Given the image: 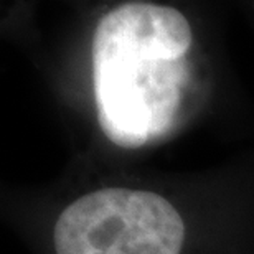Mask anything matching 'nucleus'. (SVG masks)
Returning a JSON list of instances; mask_svg holds the SVG:
<instances>
[{"label":"nucleus","instance_id":"1","mask_svg":"<svg viewBox=\"0 0 254 254\" xmlns=\"http://www.w3.org/2000/svg\"><path fill=\"white\" fill-rule=\"evenodd\" d=\"M185 226L157 193L106 189L73 201L55 226L57 254H180Z\"/></svg>","mask_w":254,"mask_h":254},{"label":"nucleus","instance_id":"2","mask_svg":"<svg viewBox=\"0 0 254 254\" xmlns=\"http://www.w3.org/2000/svg\"><path fill=\"white\" fill-rule=\"evenodd\" d=\"M93 64L99 126L114 144L135 149L167 134L180 108L185 58L139 53Z\"/></svg>","mask_w":254,"mask_h":254},{"label":"nucleus","instance_id":"3","mask_svg":"<svg viewBox=\"0 0 254 254\" xmlns=\"http://www.w3.org/2000/svg\"><path fill=\"white\" fill-rule=\"evenodd\" d=\"M191 47V30L179 10L132 2L111 10L93 40V62L119 55H157L180 60Z\"/></svg>","mask_w":254,"mask_h":254}]
</instances>
